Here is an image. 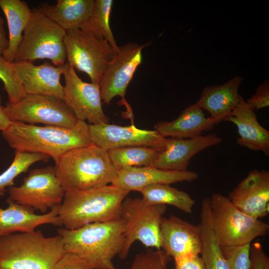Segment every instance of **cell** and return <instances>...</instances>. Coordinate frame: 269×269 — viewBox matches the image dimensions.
Wrapping results in <instances>:
<instances>
[{
    "label": "cell",
    "mask_w": 269,
    "mask_h": 269,
    "mask_svg": "<svg viewBox=\"0 0 269 269\" xmlns=\"http://www.w3.org/2000/svg\"><path fill=\"white\" fill-rule=\"evenodd\" d=\"M2 135L15 151L46 154L52 157L55 162L72 149L92 144L89 125L80 120L70 128L39 126L12 121L2 132Z\"/></svg>",
    "instance_id": "6da1fadb"
},
{
    "label": "cell",
    "mask_w": 269,
    "mask_h": 269,
    "mask_svg": "<svg viewBox=\"0 0 269 269\" xmlns=\"http://www.w3.org/2000/svg\"><path fill=\"white\" fill-rule=\"evenodd\" d=\"M124 232L121 219L91 223L74 230H57L65 252L77 255L93 269H117L113 260L124 248Z\"/></svg>",
    "instance_id": "7a4b0ae2"
},
{
    "label": "cell",
    "mask_w": 269,
    "mask_h": 269,
    "mask_svg": "<svg viewBox=\"0 0 269 269\" xmlns=\"http://www.w3.org/2000/svg\"><path fill=\"white\" fill-rule=\"evenodd\" d=\"M130 191L112 184L81 191H65L58 215L65 228L120 219L122 205Z\"/></svg>",
    "instance_id": "3957f363"
},
{
    "label": "cell",
    "mask_w": 269,
    "mask_h": 269,
    "mask_svg": "<svg viewBox=\"0 0 269 269\" xmlns=\"http://www.w3.org/2000/svg\"><path fill=\"white\" fill-rule=\"evenodd\" d=\"M55 167L65 191L108 185L119 172L111 161L108 151L93 144L66 152L55 162Z\"/></svg>",
    "instance_id": "277c9868"
},
{
    "label": "cell",
    "mask_w": 269,
    "mask_h": 269,
    "mask_svg": "<svg viewBox=\"0 0 269 269\" xmlns=\"http://www.w3.org/2000/svg\"><path fill=\"white\" fill-rule=\"evenodd\" d=\"M59 235L46 237L39 230L0 237V269H53L65 253Z\"/></svg>",
    "instance_id": "5b68a950"
},
{
    "label": "cell",
    "mask_w": 269,
    "mask_h": 269,
    "mask_svg": "<svg viewBox=\"0 0 269 269\" xmlns=\"http://www.w3.org/2000/svg\"><path fill=\"white\" fill-rule=\"evenodd\" d=\"M66 34V30L36 8L32 9L14 62L33 63L47 59L56 66L64 65L67 62Z\"/></svg>",
    "instance_id": "8992f818"
},
{
    "label": "cell",
    "mask_w": 269,
    "mask_h": 269,
    "mask_svg": "<svg viewBox=\"0 0 269 269\" xmlns=\"http://www.w3.org/2000/svg\"><path fill=\"white\" fill-rule=\"evenodd\" d=\"M209 198L213 226L221 247L251 243L268 233V223L242 212L227 197L216 193Z\"/></svg>",
    "instance_id": "52a82bcc"
},
{
    "label": "cell",
    "mask_w": 269,
    "mask_h": 269,
    "mask_svg": "<svg viewBox=\"0 0 269 269\" xmlns=\"http://www.w3.org/2000/svg\"><path fill=\"white\" fill-rule=\"evenodd\" d=\"M166 205H149L142 198H126L122 205L121 219L125 226V242L119 255L125 259L132 246L139 241L146 247L161 250L160 226Z\"/></svg>",
    "instance_id": "ba28073f"
},
{
    "label": "cell",
    "mask_w": 269,
    "mask_h": 269,
    "mask_svg": "<svg viewBox=\"0 0 269 269\" xmlns=\"http://www.w3.org/2000/svg\"><path fill=\"white\" fill-rule=\"evenodd\" d=\"M64 42L67 62L75 70L87 74L91 83L100 87L114 51L109 43L81 29L66 31Z\"/></svg>",
    "instance_id": "9c48e42d"
},
{
    "label": "cell",
    "mask_w": 269,
    "mask_h": 269,
    "mask_svg": "<svg viewBox=\"0 0 269 269\" xmlns=\"http://www.w3.org/2000/svg\"><path fill=\"white\" fill-rule=\"evenodd\" d=\"M4 111L11 122L31 125L41 123L70 128L78 121L63 100L47 95L26 94L17 102H7Z\"/></svg>",
    "instance_id": "30bf717a"
},
{
    "label": "cell",
    "mask_w": 269,
    "mask_h": 269,
    "mask_svg": "<svg viewBox=\"0 0 269 269\" xmlns=\"http://www.w3.org/2000/svg\"><path fill=\"white\" fill-rule=\"evenodd\" d=\"M8 188L9 198L43 213L59 206L65 192L52 166L31 170L21 185Z\"/></svg>",
    "instance_id": "8fae6325"
},
{
    "label": "cell",
    "mask_w": 269,
    "mask_h": 269,
    "mask_svg": "<svg viewBox=\"0 0 269 269\" xmlns=\"http://www.w3.org/2000/svg\"><path fill=\"white\" fill-rule=\"evenodd\" d=\"M63 101L80 121L91 125L108 124L109 118L103 111L98 85L80 79L68 63L64 64Z\"/></svg>",
    "instance_id": "7c38bea8"
},
{
    "label": "cell",
    "mask_w": 269,
    "mask_h": 269,
    "mask_svg": "<svg viewBox=\"0 0 269 269\" xmlns=\"http://www.w3.org/2000/svg\"><path fill=\"white\" fill-rule=\"evenodd\" d=\"M149 43L130 42L119 46L118 50L114 52L100 84L101 99L104 103L109 104L116 96L121 97L126 102V89L142 62V49Z\"/></svg>",
    "instance_id": "4fadbf2b"
},
{
    "label": "cell",
    "mask_w": 269,
    "mask_h": 269,
    "mask_svg": "<svg viewBox=\"0 0 269 269\" xmlns=\"http://www.w3.org/2000/svg\"><path fill=\"white\" fill-rule=\"evenodd\" d=\"M92 144L106 150L131 146H146L161 151L166 137L155 130L137 128L133 124L127 126L114 124L89 125Z\"/></svg>",
    "instance_id": "5bb4252c"
},
{
    "label": "cell",
    "mask_w": 269,
    "mask_h": 269,
    "mask_svg": "<svg viewBox=\"0 0 269 269\" xmlns=\"http://www.w3.org/2000/svg\"><path fill=\"white\" fill-rule=\"evenodd\" d=\"M240 210L256 218L269 213V171L254 169L234 188L227 197Z\"/></svg>",
    "instance_id": "9a60e30c"
},
{
    "label": "cell",
    "mask_w": 269,
    "mask_h": 269,
    "mask_svg": "<svg viewBox=\"0 0 269 269\" xmlns=\"http://www.w3.org/2000/svg\"><path fill=\"white\" fill-rule=\"evenodd\" d=\"M160 233L161 249L174 260L189 255H200L201 239L199 225L171 215L167 218H162Z\"/></svg>",
    "instance_id": "2e32d148"
},
{
    "label": "cell",
    "mask_w": 269,
    "mask_h": 269,
    "mask_svg": "<svg viewBox=\"0 0 269 269\" xmlns=\"http://www.w3.org/2000/svg\"><path fill=\"white\" fill-rule=\"evenodd\" d=\"M222 139L216 134L188 139L167 138L152 166L175 171H186L191 158L202 150L218 144Z\"/></svg>",
    "instance_id": "e0dca14e"
},
{
    "label": "cell",
    "mask_w": 269,
    "mask_h": 269,
    "mask_svg": "<svg viewBox=\"0 0 269 269\" xmlns=\"http://www.w3.org/2000/svg\"><path fill=\"white\" fill-rule=\"evenodd\" d=\"M26 94L52 96L63 100L64 87L60 83L64 65L56 66L46 62L39 65L26 62H13Z\"/></svg>",
    "instance_id": "ac0fdd59"
},
{
    "label": "cell",
    "mask_w": 269,
    "mask_h": 269,
    "mask_svg": "<svg viewBox=\"0 0 269 269\" xmlns=\"http://www.w3.org/2000/svg\"><path fill=\"white\" fill-rule=\"evenodd\" d=\"M198 177V173L193 171L169 170L153 166L130 167L119 170L111 184L130 192H139L150 185H170L183 181H192Z\"/></svg>",
    "instance_id": "d6986e66"
},
{
    "label": "cell",
    "mask_w": 269,
    "mask_h": 269,
    "mask_svg": "<svg viewBox=\"0 0 269 269\" xmlns=\"http://www.w3.org/2000/svg\"><path fill=\"white\" fill-rule=\"evenodd\" d=\"M2 195L0 193V197ZM6 201L7 207L0 208V237L13 233L32 232L45 224L62 225L58 215L59 206L39 215L34 213L33 208L19 204L8 197Z\"/></svg>",
    "instance_id": "ffe728a7"
},
{
    "label": "cell",
    "mask_w": 269,
    "mask_h": 269,
    "mask_svg": "<svg viewBox=\"0 0 269 269\" xmlns=\"http://www.w3.org/2000/svg\"><path fill=\"white\" fill-rule=\"evenodd\" d=\"M237 126L239 135L237 143L250 150L269 155V131L258 122L255 111L243 98L232 113L224 120Z\"/></svg>",
    "instance_id": "44dd1931"
},
{
    "label": "cell",
    "mask_w": 269,
    "mask_h": 269,
    "mask_svg": "<svg viewBox=\"0 0 269 269\" xmlns=\"http://www.w3.org/2000/svg\"><path fill=\"white\" fill-rule=\"evenodd\" d=\"M242 81V77L236 76L222 85L207 86L196 104L209 112L210 118L217 124L232 113L243 98L239 93Z\"/></svg>",
    "instance_id": "7402d4cb"
},
{
    "label": "cell",
    "mask_w": 269,
    "mask_h": 269,
    "mask_svg": "<svg viewBox=\"0 0 269 269\" xmlns=\"http://www.w3.org/2000/svg\"><path fill=\"white\" fill-rule=\"evenodd\" d=\"M216 124L214 120L205 117L203 110L195 103L185 108L175 119L158 122L154 130L164 137L188 139L211 130Z\"/></svg>",
    "instance_id": "603a6c76"
},
{
    "label": "cell",
    "mask_w": 269,
    "mask_h": 269,
    "mask_svg": "<svg viewBox=\"0 0 269 269\" xmlns=\"http://www.w3.org/2000/svg\"><path fill=\"white\" fill-rule=\"evenodd\" d=\"M94 0H58L55 4L41 3L36 8L66 31L81 29L90 16Z\"/></svg>",
    "instance_id": "cb8c5ba5"
},
{
    "label": "cell",
    "mask_w": 269,
    "mask_h": 269,
    "mask_svg": "<svg viewBox=\"0 0 269 269\" xmlns=\"http://www.w3.org/2000/svg\"><path fill=\"white\" fill-rule=\"evenodd\" d=\"M0 8L6 17L8 29V44L2 56L7 62H13L32 9L21 0H0Z\"/></svg>",
    "instance_id": "d4e9b609"
},
{
    "label": "cell",
    "mask_w": 269,
    "mask_h": 269,
    "mask_svg": "<svg viewBox=\"0 0 269 269\" xmlns=\"http://www.w3.org/2000/svg\"><path fill=\"white\" fill-rule=\"evenodd\" d=\"M199 227L201 239L200 255L206 269H230L213 228L209 197H206L202 201Z\"/></svg>",
    "instance_id": "484cf974"
},
{
    "label": "cell",
    "mask_w": 269,
    "mask_h": 269,
    "mask_svg": "<svg viewBox=\"0 0 269 269\" xmlns=\"http://www.w3.org/2000/svg\"><path fill=\"white\" fill-rule=\"evenodd\" d=\"M139 192L143 201L149 205H169L183 212L192 213L195 201L187 192L169 184H155L147 186Z\"/></svg>",
    "instance_id": "4316f807"
},
{
    "label": "cell",
    "mask_w": 269,
    "mask_h": 269,
    "mask_svg": "<svg viewBox=\"0 0 269 269\" xmlns=\"http://www.w3.org/2000/svg\"><path fill=\"white\" fill-rule=\"evenodd\" d=\"M113 3L112 0H95L91 14L81 29L107 41L116 52L119 46L117 44L110 25Z\"/></svg>",
    "instance_id": "83f0119b"
},
{
    "label": "cell",
    "mask_w": 269,
    "mask_h": 269,
    "mask_svg": "<svg viewBox=\"0 0 269 269\" xmlns=\"http://www.w3.org/2000/svg\"><path fill=\"white\" fill-rule=\"evenodd\" d=\"M158 150L146 146H131L108 150L113 164L120 170L130 167L152 166Z\"/></svg>",
    "instance_id": "f1b7e54d"
},
{
    "label": "cell",
    "mask_w": 269,
    "mask_h": 269,
    "mask_svg": "<svg viewBox=\"0 0 269 269\" xmlns=\"http://www.w3.org/2000/svg\"><path fill=\"white\" fill-rule=\"evenodd\" d=\"M49 158L48 155L42 153L15 150L11 163L0 174V193L3 194L6 187L13 186L15 178L21 173L26 172L31 165L40 161L47 162Z\"/></svg>",
    "instance_id": "f546056e"
},
{
    "label": "cell",
    "mask_w": 269,
    "mask_h": 269,
    "mask_svg": "<svg viewBox=\"0 0 269 269\" xmlns=\"http://www.w3.org/2000/svg\"><path fill=\"white\" fill-rule=\"evenodd\" d=\"M0 79L7 94L8 102H17L26 95L14 63L7 62L2 55H0Z\"/></svg>",
    "instance_id": "4dcf8cb0"
},
{
    "label": "cell",
    "mask_w": 269,
    "mask_h": 269,
    "mask_svg": "<svg viewBox=\"0 0 269 269\" xmlns=\"http://www.w3.org/2000/svg\"><path fill=\"white\" fill-rule=\"evenodd\" d=\"M171 260L162 250L149 249L136 255L130 269H168Z\"/></svg>",
    "instance_id": "1f68e13d"
},
{
    "label": "cell",
    "mask_w": 269,
    "mask_h": 269,
    "mask_svg": "<svg viewBox=\"0 0 269 269\" xmlns=\"http://www.w3.org/2000/svg\"><path fill=\"white\" fill-rule=\"evenodd\" d=\"M251 243L223 246L222 253L230 269H250Z\"/></svg>",
    "instance_id": "d6a6232c"
},
{
    "label": "cell",
    "mask_w": 269,
    "mask_h": 269,
    "mask_svg": "<svg viewBox=\"0 0 269 269\" xmlns=\"http://www.w3.org/2000/svg\"><path fill=\"white\" fill-rule=\"evenodd\" d=\"M53 269H93V268L77 255L65 252L56 263Z\"/></svg>",
    "instance_id": "836d02e7"
},
{
    "label": "cell",
    "mask_w": 269,
    "mask_h": 269,
    "mask_svg": "<svg viewBox=\"0 0 269 269\" xmlns=\"http://www.w3.org/2000/svg\"><path fill=\"white\" fill-rule=\"evenodd\" d=\"M247 104L254 111L269 106V82L264 81L256 89L255 94L246 102Z\"/></svg>",
    "instance_id": "e575fe53"
},
{
    "label": "cell",
    "mask_w": 269,
    "mask_h": 269,
    "mask_svg": "<svg viewBox=\"0 0 269 269\" xmlns=\"http://www.w3.org/2000/svg\"><path fill=\"white\" fill-rule=\"evenodd\" d=\"M250 263V269H269V258L260 242L251 245Z\"/></svg>",
    "instance_id": "d590c367"
},
{
    "label": "cell",
    "mask_w": 269,
    "mask_h": 269,
    "mask_svg": "<svg viewBox=\"0 0 269 269\" xmlns=\"http://www.w3.org/2000/svg\"><path fill=\"white\" fill-rule=\"evenodd\" d=\"M174 269H206L200 255H189L174 260Z\"/></svg>",
    "instance_id": "8d00e7d4"
},
{
    "label": "cell",
    "mask_w": 269,
    "mask_h": 269,
    "mask_svg": "<svg viewBox=\"0 0 269 269\" xmlns=\"http://www.w3.org/2000/svg\"><path fill=\"white\" fill-rule=\"evenodd\" d=\"M8 38L6 37L3 19L0 16V55H2L7 48Z\"/></svg>",
    "instance_id": "74e56055"
},
{
    "label": "cell",
    "mask_w": 269,
    "mask_h": 269,
    "mask_svg": "<svg viewBox=\"0 0 269 269\" xmlns=\"http://www.w3.org/2000/svg\"><path fill=\"white\" fill-rule=\"evenodd\" d=\"M11 121L7 118L5 111L4 107L2 105V97L0 94V131L5 130L9 126Z\"/></svg>",
    "instance_id": "f35d334b"
},
{
    "label": "cell",
    "mask_w": 269,
    "mask_h": 269,
    "mask_svg": "<svg viewBox=\"0 0 269 269\" xmlns=\"http://www.w3.org/2000/svg\"></svg>",
    "instance_id": "ab89813d"
}]
</instances>
